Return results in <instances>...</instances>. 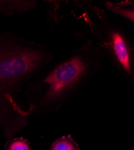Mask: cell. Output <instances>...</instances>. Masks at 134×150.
Instances as JSON below:
<instances>
[{
    "instance_id": "1",
    "label": "cell",
    "mask_w": 134,
    "mask_h": 150,
    "mask_svg": "<svg viewBox=\"0 0 134 150\" xmlns=\"http://www.w3.org/2000/svg\"><path fill=\"white\" fill-rule=\"evenodd\" d=\"M102 48L88 40L66 58L45 67L27 84L28 113L58 110L72 94L81 91L102 70Z\"/></svg>"
},
{
    "instance_id": "2",
    "label": "cell",
    "mask_w": 134,
    "mask_h": 150,
    "mask_svg": "<svg viewBox=\"0 0 134 150\" xmlns=\"http://www.w3.org/2000/svg\"><path fill=\"white\" fill-rule=\"evenodd\" d=\"M54 59L42 44L10 31L0 33V124L6 134L26 126L27 113L18 101V93Z\"/></svg>"
},
{
    "instance_id": "3",
    "label": "cell",
    "mask_w": 134,
    "mask_h": 150,
    "mask_svg": "<svg viewBox=\"0 0 134 150\" xmlns=\"http://www.w3.org/2000/svg\"><path fill=\"white\" fill-rule=\"evenodd\" d=\"M90 32L115 70L131 83L134 82V42L130 32L117 23L92 22Z\"/></svg>"
},
{
    "instance_id": "4",
    "label": "cell",
    "mask_w": 134,
    "mask_h": 150,
    "mask_svg": "<svg viewBox=\"0 0 134 150\" xmlns=\"http://www.w3.org/2000/svg\"><path fill=\"white\" fill-rule=\"evenodd\" d=\"M104 6L106 9L113 14L133 23L134 4L132 1H106L104 3Z\"/></svg>"
},
{
    "instance_id": "5",
    "label": "cell",
    "mask_w": 134,
    "mask_h": 150,
    "mask_svg": "<svg viewBox=\"0 0 134 150\" xmlns=\"http://www.w3.org/2000/svg\"><path fill=\"white\" fill-rule=\"evenodd\" d=\"M37 4L35 1H0V13L8 16L26 13Z\"/></svg>"
},
{
    "instance_id": "6",
    "label": "cell",
    "mask_w": 134,
    "mask_h": 150,
    "mask_svg": "<svg viewBox=\"0 0 134 150\" xmlns=\"http://www.w3.org/2000/svg\"><path fill=\"white\" fill-rule=\"evenodd\" d=\"M51 150H77L75 145L68 138L62 137L53 142Z\"/></svg>"
},
{
    "instance_id": "7",
    "label": "cell",
    "mask_w": 134,
    "mask_h": 150,
    "mask_svg": "<svg viewBox=\"0 0 134 150\" xmlns=\"http://www.w3.org/2000/svg\"><path fill=\"white\" fill-rule=\"evenodd\" d=\"M9 150H30V149L26 141L18 139L10 143Z\"/></svg>"
}]
</instances>
